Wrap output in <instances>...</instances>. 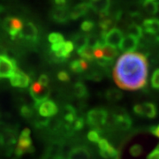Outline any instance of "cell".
<instances>
[{
	"label": "cell",
	"mask_w": 159,
	"mask_h": 159,
	"mask_svg": "<svg viewBox=\"0 0 159 159\" xmlns=\"http://www.w3.org/2000/svg\"><path fill=\"white\" fill-rule=\"evenodd\" d=\"M101 36L104 40L105 44L112 46V47H115V48L119 47L122 40L124 38L123 32L120 29H117V28H112L105 34L101 33Z\"/></svg>",
	"instance_id": "obj_8"
},
{
	"label": "cell",
	"mask_w": 159,
	"mask_h": 159,
	"mask_svg": "<svg viewBox=\"0 0 159 159\" xmlns=\"http://www.w3.org/2000/svg\"><path fill=\"white\" fill-rule=\"evenodd\" d=\"M127 32L129 35H132L134 37H135L136 39H140L143 36V29L140 25L135 24V23H132L130 26L127 28Z\"/></svg>",
	"instance_id": "obj_26"
},
{
	"label": "cell",
	"mask_w": 159,
	"mask_h": 159,
	"mask_svg": "<svg viewBox=\"0 0 159 159\" xmlns=\"http://www.w3.org/2000/svg\"><path fill=\"white\" fill-rule=\"evenodd\" d=\"M23 26H24V24H23L22 20L19 18H7L4 22V28L11 35V38H13V39L20 37Z\"/></svg>",
	"instance_id": "obj_6"
},
{
	"label": "cell",
	"mask_w": 159,
	"mask_h": 159,
	"mask_svg": "<svg viewBox=\"0 0 159 159\" xmlns=\"http://www.w3.org/2000/svg\"><path fill=\"white\" fill-rule=\"evenodd\" d=\"M4 142H5V138L3 136V134L0 133V146L4 144Z\"/></svg>",
	"instance_id": "obj_43"
},
{
	"label": "cell",
	"mask_w": 159,
	"mask_h": 159,
	"mask_svg": "<svg viewBox=\"0 0 159 159\" xmlns=\"http://www.w3.org/2000/svg\"><path fill=\"white\" fill-rule=\"evenodd\" d=\"M142 152H143V148L142 147V145H140V144H134L129 149V153L131 154V156L134 157H140L142 154Z\"/></svg>",
	"instance_id": "obj_33"
},
{
	"label": "cell",
	"mask_w": 159,
	"mask_h": 159,
	"mask_svg": "<svg viewBox=\"0 0 159 159\" xmlns=\"http://www.w3.org/2000/svg\"><path fill=\"white\" fill-rule=\"evenodd\" d=\"M33 151V142L31 139V133L28 128H25L21 131L19 139H18L17 145L15 148V153L18 157H21L24 154L29 153Z\"/></svg>",
	"instance_id": "obj_3"
},
{
	"label": "cell",
	"mask_w": 159,
	"mask_h": 159,
	"mask_svg": "<svg viewBox=\"0 0 159 159\" xmlns=\"http://www.w3.org/2000/svg\"><path fill=\"white\" fill-rule=\"evenodd\" d=\"M18 70L16 62L6 55H0V79L11 78Z\"/></svg>",
	"instance_id": "obj_4"
},
{
	"label": "cell",
	"mask_w": 159,
	"mask_h": 159,
	"mask_svg": "<svg viewBox=\"0 0 159 159\" xmlns=\"http://www.w3.org/2000/svg\"><path fill=\"white\" fill-rule=\"evenodd\" d=\"M134 111L139 116H145L149 119H153L157 114V107L152 102L138 103L136 105H134Z\"/></svg>",
	"instance_id": "obj_10"
},
{
	"label": "cell",
	"mask_w": 159,
	"mask_h": 159,
	"mask_svg": "<svg viewBox=\"0 0 159 159\" xmlns=\"http://www.w3.org/2000/svg\"><path fill=\"white\" fill-rule=\"evenodd\" d=\"M30 94L35 101V104H38L48 99L50 89H48V87L42 85L39 81H35L30 87Z\"/></svg>",
	"instance_id": "obj_7"
},
{
	"label": "cell",
	"mask_w": 159,
	"mask_h": 159,
	"mask_svg": "<svg viewBox=\"0 0 159 159\" xmlns=\"http://www.w3.org/2000/svg\"><path fill=\"white\" fill-rule=\"evenodd\" d=\"M148 65L146 56L140 52H127L118 58L113 69V79L119 88L134 91L147 84Z\"/></svg>",
	"instance_id": "obj_1"
},
{
	"label": "cell",
	"mask_w": 159,
	"mask_h": 159,
	"mask_svg": "<svg viewBox=\"0 0 159 159\" xmlns=\"http://www.w3.org/2000/svg\"><path fill=\"white\" fill-rule=\"evenodd\" d=\"M21 114H22L24 117H26V118H29V117H31V115H32V111H31V109L28 107V106H24L22 109H21Z\"/></svg>",
	"instance_id": "obj_40"
},
{
	"label": "cell",
	"mask_w": 159,
	"mask_h": 159,
	"mask_svg": "<svg viewBox=\"0 0 159 159\" xmlns=\"http://www.w3.org/2000/svg\"><path fill=\"white\" fill-rule=\"evenodd\" d=\"M57 78L61 81H68L70 80V76H69L68 73H66V71H61L57 74Z\"/></svg>",
	"instance_id": "obj_37"
},
{
	"label": "cell",
	"mask_w": 159,
	"mask_h": 159,
	"mask_svg": "<svg viewBox=\"0 0 159 159\" xmlns=\"http://www.w3.org/2000/svg\"><path fill=\"white\" fill-rule=\"evenodd\" d=\"M87 38H88V36H86L84 34H77L74 36V40L72 42L74 43V48H76L77 51H80L81 49L85 48L87 46Z\"/></svg>",
	"instance_id": "obj_27"
},
{
	"label": "cell",
	"mask_w": 159,
	"mask_h": 159,
	"mask_svg": "<svg viewBox=\"0 0 159 159\" xmlns=\"http://www.w3.org/2000/svg\"><path fill=\"white\" fill-rule=\"evenodd\" d=\"M74 49V45L72 41H65L62 43L51 45V51L55 54L57 59L60 60L68 58Z\"/></svg>",
	"instance_id": "obj_5"
},
{
	"label": "cell",
	"mask_w": 159,
	"mask_h": 159,
	"mask_svg": "<svg viewBox=\"0 0 159 159\" xmlns=\"http://www.w3.org/2000/svg\"><path fill=\"white\" fill-rule=\"evenodd\" d=\"M151 86L154 89H159V69H157L151 77Z\"/></svg>",
	"instance_id": "obj_36"
},
{
	"label": "cell",
	"mask_w": 159,
	"mask_h": 159,
	"mask_svg": "<svg viewBox=\"0 0 159 159\" xmlns=\"http://www.w3.org/2000/svg\"><path fill=\"white\" fill-rule=\"evenodd\" d=\"M138 46H139V40L128 34L126 36H124L119 48L122 52L127 53V52H134L138 48Z\"/></svg>",
	"instance_id": "obj_13"
},
{
	"label": "cell",
	"mask_w": 159,
	"mask_h": 159,
	"mask_svg": "<svg viewBox=\"0 0 159 159\" xmlns=\"http://www.w3.org/2000/svg\"><path fill=\"white\" fill-rule=\"evenodd\" d=\"M150 131H151V133L153 134L155 136L158 137L159 138V125H157V126H153V127L150 129Z\"/></svg>",
	"instance_id": "obj_41"
},
{
	"label": "cell",
	"mask_w": 159,
	"mask_h": 159,
	"mask_svg": "<svg viewBox=\"0 0 159 159\" xmlns=\"http://www.w3.org/2000/svg\"><path fill=\"white\" fill-rule=\"evenodd\" d=\"M10 82L13 87L19 89H26L30 84V78L26 73L18 69L10 78Z\"/></svg>",
	"instance_id": "obj_12"
},
{
	"label": "cell",
	"mask_w": 159,
	"mask_h": 159,
	"mask_svg": "<svg viewBox=\"0 0 159 159\" xmlns=\"http://www.w3.org/2000/svg\"><path fill=\"white\" fill-rule=\"evenodd\" d=\"M106 97H107V98H108L109 100H111V101H118V100L122 98V93H121L119 89H112L108 90Z\"/></svg>",
	"instance_id": "obj_31"
},
{
	"label": "cell",
	"mask_w": 159,
	"mask_h": 159,
	"mask_svg": "<svg viewBox=\"0 0 159 159\" xmlns=\"http://www.w3.org/2000/svg\"><path fill=\"white\" fill-rule=\"evenodd\" d=\"M107 119H108V112L106 110L102 108L93 109L90 111H89L87 115L88 124L97 130H99L106 124Z\"/></svg>",
	"instance_id": "obj_2"
},
{
	"label": "cell",
	"mask_w": 159,
	"mask_h": 159,
	"mask_svg": "<svg viewBox=\"0 0 159 159\" xmlns=\"http://www.w3.org/2000/svg\"><path fill=\"white\" fill-rule=\"evenodd\" d=\"M147 159H159V148H157L148 154Z\"/></svg>",
	"instance_id": "obj_38"
},
{
	"label": "cell",
	"mask_w": 159,
	"mask_h": 159,
	"mask_svg": "<svg viewBox=\"0 0 159 159\" xmlns=\"http://www.w3.org/2000/svg\"><path fill=\"white\" fill-rule=\"evenodd\" d=\"M115 124L118 125L121 130H128L132 126V119L125 113H120L115 115L114 117Z\"/></svg>",
	"instance_id": "obj_19"
},
{
	"label": "cell",
	"mask_w": 159,
	"mask_h": 159,
	"mask_svg": "<svg viewBox=\"0 0 159 159\" xmlns=\"http://www.w3.org/2000/svg\"><path fill=\"white\" fill-rule=\"evenodd\" d=\"M70 68L75 74H80L88 68V61L83 58L74 60L70 64Z\"/></svg>",
	"instance_id": "obj_22"
},
{
	"label": "cell",
	"mask_w": 159,
	"mask_h": 159,
	"mask_svg": "<svg viewBox=\"0 0 159 159\" xmlns=\"http://www.w3.org/2000/svg\"><path fill=\"white\" fill-rule=\"evenodd\" d=\"M102 51H103V57L102 58L111 60V61H114V58L119 54V51L117 50V48L107 45V44H104L102 46Z\"/></svg>",
	"instance_id": "obj_25"
},
{
	"label": "cell",
	"mask_w": 159,
	"mask_h": 159,
	"mask_svg": "<svg viewBox=\"0 0 159 159\" xmlns=\"http://www.w3.org/2000/svg\"><path fill=\"white\" fill-rule=\"evenodd\" d=\"M78 54L81 58L85 59L86 61H92L95 57H94V50L92 48H89L88 46H86L85 48L81 49L80 51H77Z\"/></svg>",
	"instance_id": "obj_28"
},
{
	"label": "cell",
	"mask_w": 159,
	"mask_h": 159,
	"mask_svg": "<svg viewBox=\"0 0 159 159\" xmlns=\"http://www.w3.org/2000/svg\"><path fill=\"white\" fill-rule=\"evenodd\" d=\"M57 6H65L66 5V0H53Z\"/></svg>",
	"instance_id": "obj_42"
},
{
	"label": "cell",
	"mask_w": 159,
	"mask_h": 159,
	"mask_svg": "<svg viewBox=\"0 0 159 159\" xmlns=\"http://www.w3.org/2000/svg\"><path fill=\"white\" fill-rule=\"evenodd\" d=\"M63 114H64V119L66 121V123L68 125H73L75 119H77L76 110L71 105H67L65 107Z\"/></svg>",
	"instance_id": "obj_23"
},
{
	"label": "cell",
	"mask_w": 159,
	"mask_h": 159,
	"mask_svg": "<svg viewBox=\"0 0 159 159\" xmlns=\"http://www.w3.org/2000/svg\"><path fill=\"white\" fill-rule=\"evenodd\" d=\"M92 1H96V0H92Z\"/></svg>",
	"instance_id": "obj_45"
},
{
	"label": "cell",
	"mask_w": 159,
	"mask_h": 159,
	"mask_svg": "<svg viewBox=\"0 0 159 159\" xmlns=\"http://www.w3.org/2000/svg\"><path fill=\"white\" fill-rule=\"evenodd\" d=\"M20 37L23 39L29 40V41H36L38 37V30L36 29L35 25L32 22L26 23L23 26V29L20 32Z\"/></svg>",
	"instance_id": "obj_16"
},
{
	"label": "cell",
	"mask_w": 159,
	"mask_h": 159,
	"mask_svg": "<svg viewBox=\"0 0 159 159\" xmlns=\"http://www.w3.org/2000/svg\"><path fill=\"white\" fill-rule=\"evenodd\" d=\"M74 94H75V96L77 97H79V98H83V97H87V95H88L87 88L81 82H78V83H76L74 85Z\"/></svg>",
	"instance_id": "obj_29"
},
{
	"label": "cell",
	"mask_w": 159,
	"mask_h": 159,
	"mask_svg": "<svg viewBox=\"0 0 159 159\" xmlns=\"http://www.w3.org/2000/svg\"><path fill=\"white\" fill-rule=\"evenodd\" d=\"M157 148H159V145H158V146H157Z\"/></svg>",
	"instance_id": "obj_44"
},
{
	"label": "cell",
	"mask_w": 159,
	"mask_h": 159,
	"mask_svg": "<svg viewBox=\"0 0 159 159\" xmlns=\"http://www.w3.org/2000/svg\"><path fill=\"white\" fill-rule=\"evenodd\" d=\"M111 8V0H96L91 2V9L100 16H107Z\"/></svg>",
	"instance_id": "obj_14"
},
{
	"label": "cell",
	"mask_w": 159,
	"mask_h": 159,
	"mask_svg": "<svg viewBox=\"0 0 159 159\" xmlns=\"http://www.w3.org/2000/svg\"><path fill=\"white\" fill-rule=\"evenodd\" d=\"M97 144H98V148H99V153L102 157L105 159H118L119 152L106 139L102 138Z\"/></svg>",
	"instance_id": "obj_9"
},
{
	"label": "cell",
	"mask_w": 159,
	"mask_h": 159,
	"mask_svg": "<svg viewBox=\"0 0 159 159\" xmlns=\"http://www.w3.org/2000/svg\"><path fill=\"white\" fill-rule=\"evenodd\" d=\"M91 9V3H81L75 6L71 10L70 16L73 20H77L87 14Z\"/></svg>",
	"instance_id": "obj_18"
},
{
	"label": "cell",
	"mask_w": 159,
	"mask_h": 159,
	"mask_svg": "<svg viewBox=\"0 0 159 159\" xmlns=\"http://www.w3.org/2000/svg\"><path fill=\"white\" fill-rule=\"evenodd\" d=\"M88 139H89L91 142L98 143L99 141H100L102 138L100 136L99 131L97 130V129H93V130L89 131V133L88 134Z\"/></svg>",
	"instance_id": "obj_32"
},
{
	"label": "cell",
	"mask_w": 159,
	"mask_h": 159,
	"mask_svg": "<svg viewBox=\"0 0 159 159\" xmlns=\"http://www.w3.org/2000/svg\"><path fill=\"white\" fill-rule=\"evenodd\" d=\"M101 20L99 21V28L101 29V33L102 34H105L107 33L109 30L112 29L113 26V19L107 16H100Z\"/></svg>",
	"instance_id": "obj_24"
},
{
	"label": "cell",
	"mask_w": 159,
	"mask_h": 159,
	"mask_svg": "<svg viewBox=\"0 0 159 159\" xmlns=\"http://www.w3.org/2000/svg\"><path fill=\"white\" fill-rule=\"evenodd\" d=\"M142 8L149 15H154L159 11V4L155 0H143Z\"/></svg>",
	"instance_id": "obj_21"
},
{
	"label": "cell",
	"mask_w": 159,
	"mask_h": 159,
	"mask_svg": "<svg viewBox=\"0 0 159 159\" xmlns=\"http://www.w3.org/2000/svg\"><path fill=\"white\" fill-rule=\"evenodd\" d=\"M71 10H69L68 7L66 6H56L51 12L52 18L59 23L66 22L69 19H71L70 16Z\"/></svg>",
	"instance_id": "obj_15"
},
{
	"label": "cell",
	"mask_w": 159,
	"mask_h": 159,
	"mask_svg": "<svg viewBox=\"0 0 159 159\" xmlns=\"http://www.w3.org/2000/svg\"><path fill=\"white\" fill-rule=\"evenodd\" d=\"M48 40L51 43V45H55V44H59L65 42L64 36L59 33H51L48 36Z\"/></svg>",
	"instance_id": "obj_30"
},
{
	"label": "cell",
	"mask_w": 159,
	"mask_h": 159,
	"mask_svg": "<svg viewBox=\"0 0 159 159\" xmlns=\"http://www.w3.org/2000/svg\"><path fill=\"white\" fill-rule=\"evenodd\" d=\"M68 159H90V153L83 147L75 148L70 152Z\"/></svg>",
	"instance_id": "obj_20"
},
{
	"label": "cell",
	"mask_w": 159,
	"mask_h": 159,
	"mask_svg": "<svg viewBox=\"0 0 159 159\" xmlns=\"http://www.w3.org/2000/svg\"><path fill=\"white\" fill-rule=\"evenodd\" d=\"M94 27H95V23L93 22L92 20H84L83 22L81 23V25H80V29L81 30L83 31V32H90L92 29H94Z\"/></svg>",
	"instance_id": "obj_34"
},
{
	"label": "cell",
	"mask_w": 159,
	"mask_h": 159,
	"mask_svg": "<svg viewBox=\"0 0 159 159\" xmlns=\"http://www.w3.org/2000/svg\"><path fill=\"white\" fill-rule=\"evenodd\" d=\"M142 29L148 34H157L159 33V19L149 18L144 20L142 22Z\"/></svg>",
	"instance_id": "obj_17"
},
{
	"label": "cell",
	"mask_w": 159,
	"mask_h": 159,
	"mask_svg": "<svg viewBox=\"0 0 159 159\" xmlns=\"http://www.w3.org/2000/svg\"><path fill=\"white\" fill-rule=\"evenodd\" d=\"M36 107H37V111L40 116L44 117V118L53 117L57 112V104L49 99L36 104Z\"/></svg>",
	"instance_id": "obj_11"
},
{
	"label": "cell",
	"mask_w": 159,
	"mask_h": 159,
	"mask_svg": "<svg viewBox=\"0 0 159 159\" xmlns=\"http://www.w3.org/2000/svg\"><path fill=\"white\" fill-rule=\"evenodd\" d=\"M85 125V121L82 118H77L74 122V124L72 125V129L74 131L81 130Z\"/></svg>",
	"instance_id": "obj_35"
},
{
	"label": "cell",
	"mask_w": 159,
	"mask_h": 159,
	"mask_svg": "<svg viewBox=\"0 0 159 159\" xmlns=\"http://www.w3.org/2000/svg\"><path fill=\"white\" fill-rule=\"evenodd\" d=\"M38 81H39L42 85L48 87V85H49V77L46 74H42L39 77Z\"/></svg>",
	"instance_id": "obj_39"
}]
</instances>
